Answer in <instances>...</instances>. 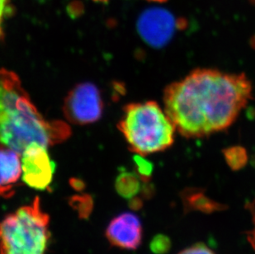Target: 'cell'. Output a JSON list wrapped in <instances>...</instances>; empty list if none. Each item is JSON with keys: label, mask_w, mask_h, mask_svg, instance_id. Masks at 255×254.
I'll return each instance as SVG.
<instances>
[{"label": "cell", "mask_w": 255, "mask_h": 254, "mask_svg": "<svg viewBox=\"0 0 255 254\" xmlns=\"http://www.w3.org/2000/svg\"><path fill=\"white\" fill-rule=\"evenodd\" d=\"M178 254H215V253L207 245L197 244L181 251Z\"/></svg>", "instance_id": "18"}, {"label": "cell", "mask_w": 255, "mask_h": 254, "mask_svg": "<svg viewBox=\"0 0 255 254\" xmlns=\"http://www.w3.org/2000/svg\"><path fill=\"white\" fill-rule=\"evenodd\" d=\"M61 121H47L39 113L15 73L0 68V145L22 154L33 143L52 146L70 136Z\"/></svg>", "instance_id": "2"}, {"label": "cell", "mask_w": 255, "mask_h": 254, "mask_svg": "<svg viewBox=\"0 0 255 254\" xmlns=\"http://www.w3.org/2000/svg\"><path fill=\"white\" fill-rule=\"evenodd\" d=\"M177 26L178 22L173 15L161 7L144 10L138 18V32L146 43L154 47L165 45Z\"/></svg>", "instance_id": "7"}, {"label": "cell", "mask_w": 255, "mask_h": 254, "mask_svg": "<svg viewBox=\"0 0 255 254\" xmlns=\"http://www.w3.org/2000/svg\"><path fill=\"white\" fill-rule=\"evenodd\" d=\"M106 237L115 247L127 250H137L143 237L140 219L130 212L121 214L109 223Z\"/></svg>", "instance_id": "8"}, {"label": "cell", "mask_w": 255, "mask_h": 254, "mask_svg": "<svg viewBox=\"0 0 255 254\" xmlns=\"http://www.w3.org/2000/svg\"><path fill=\"white\" fill-rule=\"evenodd\" d=\"M148 1H154V2H165L167 0H148Z\"/></svg>", "instance_id": "23"}, {"label": "cell", "mask_w": 255, "mask_h": 254, "mask_svg": "<svg viewBox=\"0 0 255 254\" xmlns=\"http://www.w3.org/2000/svg\"><path fill=\"white\" fill-rule=\"evenodd\" d=\"M22 156L23 182L34 189H48L53 179L56 164L50 158L47 148L33 143L27 147Z\"/></svg>", "instance_id": "6"}, {"label": "cell", "mask_w": 255, "mask_h": 254, "mask_svg": "<svg viewBox=\"0 0 255 254\" xmlns=\"http://www.w3.org/2000/svg\"><path fill=\"white\" fill-rule=\"evenodd\" d=\"M70 184L76 192H83L85 188V182L79 178H71L70 180Z\"/></svg>", "instance_id": "21"}, {"label": "cell", "mask_w": 255, "mask_h": 254, "mask_svg": "<svg viewBox=\"0 0 255 254\" xmlns=\"http://www.w3.org/2000/svg\"><path fill=\"white\" fill-rule=\"evenodd\" d=\"M69 205L80 219L87 220L94 210V199L89 194L75 195L69 199Z\"/></svg>", "instance_id": "12"}, {"label": "cell", "mask_w": 255, "mask_h": 254, "mask_svg": "<svg viewBox=\"0 0 255 254\" xmlns=\"http://www.w3.org/2000/svg\"><path fill=\"white\" fill-rule=\"evenodd\" d=\"M224 155L229 167L234 171L243 168L248 160L246 150L241 147L229 148L225 150Z\"/></svg>", "instance_id": "13"}, {"label": "cell", "mask_w": 255, "mask_h": 254, "mask_svg": "<svg viewBox=\"0 0 255 254\" xmlns=\"http://www.w3.org/2000/svg\"><path fill=\"white\" fill-rule=\"evenodd\" d=\"M140 179L137 173L124 171L116 179L115 187L121 197L130 199L135 197L140 190Z\"/></svg>", "instance_id": "11"}, {"label": "cell", "mask_w": 255, "mask_h": 254, "mask_svg": "<svg viewBox=\"0 0 255 254\" xmlns=\"http://www.w3.org/2000/svg\"><path fill=\"white\" fill-rule=\"evenodd\" d=\"M154 194V188L152 185L149 184V182H145L141 188V197L143 199H151Z\"/></svg>", "instance_id": "19"}, {"label": "cell", "mask_w": 255, "mask_h": 254, "mask_svg": "<svg viewBox=\"0 0 255 254\" xmlns=\"http://www.w3.org/2000/svg\"><path fill=\"white\" fill-rule=\"evenodd\" d=\"M118 129L130 150L142 156L169 148L174 141L176 131L165 111L152 101L126 106Z\"/></svg>", "instance_id": "3"}, {"label": "cell", "mask_w": 255, "mask_h": 254, "mask_svg": "<svg viewBox=\"0 0 255 254\" xmlns=\"http://www.w3.org/2000/svg\"><path fill=\"white\" fill-rule=\"evenodd\" d=\"M251 95L246 75L198 69L167 87L164 111L181 135L201 138L231 127Z\"/></svg>", "instance_id": "1"}, {"label": "cell", "mask_w": 255, "mask_h": 254, "mask_svg": "<svg viewBox=\"0 0 255 254\" xmlns=\"http://www.w3.org/2000/svg\"><path fill=\"white\" fill-rule=\"evenodd\" d=\"M142 197H134L129 201V207L133 211H139L142 208L144 201Z\"/></svg>", "instance_id": "20"}, {"label": "cell", "mask_w": 255, "mask_h": 254, "mask_svg": "<svg viewBox=\"0 0 255 254\" xmlns=\"http://www.w3.org/2000/svg\"><path fill=\"white\" fill-rule=\"evenodd\" d=\"M50 217L36 197L0 221V254H46Z\"/></svg>", "instance_id": "4"}, {"label": "cell", "mask_w": 255, "mask_h": 254, "mask_svg": "<svg viewBox=\"0 0 255 254\" xmlns=\"http://www.w3.org/2000/svg\"><path fill=\"white\" fill-rule=\"evenodd\" d=\"M22 175V163L19 153L2 147L0 149V187L12 190Z\"/></svg>", "instance_id": "10"}, {"label": "cell", "mask_w": 255, "mask_h": 254, "mask_svg": "<svg viewBox=\"0 0 255 254\" xmlns=\"http://www.w3.org/2000/svg\"><path fill=\"white\" fill-rule=\"evenodd\" d=\"M12 191L11 190L5 189V188H2L0 187V197L3 196V197H7V195L12 194Z\"/></svg>", "instance_id": "22"}, {"label": "cell", "mask_w": 255, "mask_h": 254, "mask_svg": "<svg viewBox=\"0 0 255 254\" xmlns=\"http://www.w3.org/2000/svg\"><path fill=\"white\" fill-rule=\"evenodd\" d=\"M144 156L137 154L134 157L136 173H137L140 179L144 182H149L151 179L152 173H153V164L150 162L144 159Z\"/></svg>", "instance_id": "14"}, {"label": "cell", "mask_w": 255, "mask_h": 254, "mask_svg": "<svg viewBox=\"0 0 255 254\" xmlns=\"http://www.w3.org/2000/svg\"><path fill=\"white\" fill-rule=\"evenodd\" d=\"M172 247V242L167 235H157L152 239L149 249L154 254H167Z\"/></svg>", "instance_id": "15"}, {"label": "cell", "mask_w": 255, "mask_h": 254, "mask_svg": "<svg viewBox=\"0 0 255 254\" xmlns=\"http://www.w3.org/2000/svg\"><path fill=\"white\" fill-rule=\"evenodd\" d=\"M103 109L100 92L91 83L78 84L69 93L64 104L65 118L77 125H86L99 121Z\"/></svg>", "instance_id": "5"}, {"label": "cell", "mask_w": 255, "mask_h": 254, "mask_svg": "<svg viewBox=\"0 0 255 254\" xmlns=\"http://www.w3.org/2000/svg\"><path fill=\"white\" fill-rule=\"evenodd\" d=\"M245 209L250 212L252 217L254 228L249 231H246L245 234L246 235V239L248 240L249 244L255 251V198L253 201L246 202L245 204Z\"/></svg>", "instance_id": "16"}, {"label": "cell", "mask_w": 255, "mask_h": 254, "mask_svg": "<svg viewBox=\"0 0 255 254\" xmlns=\"http://www.w3.org/2000/svg\"><path fill=\"white\" fill-rule=\"evenodd\" d=\"M179 197L185 215L194 211L211 215L228 209L227 205L216 202L207 197L206 191L198 187H187L179 193Z\"/></svg>", "instance_id": "9"}, {"label": "cell", "mask_w": 255, "mask_h": 254, "mask_svg": "<svg viewBox=\"0 0 255 254\" xmlns=\"http://www.w3.org/2000/svg\"><path fill=\"white\" fill-rule=\"evenodd\" d=\"M12 12L11 0H0V39L4 36L3 24L7 17L12 14Z\"/></svg>", "instance_id": "17"}]
</instances>
